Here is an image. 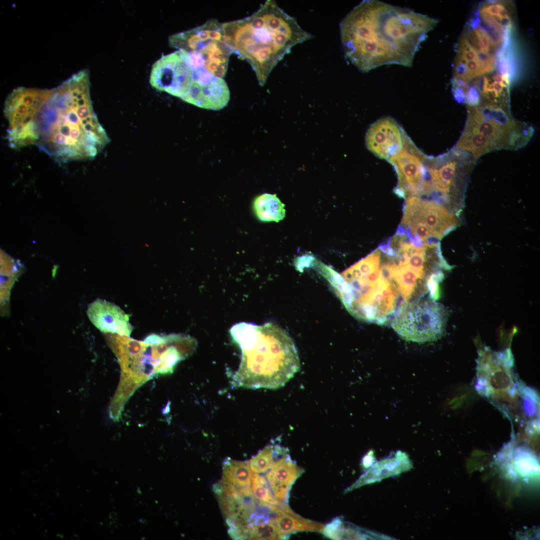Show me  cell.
<instances>
[{"instance_id":"1","label":"cell","mask_w":540,"mask_h":540,"mask_svg":"<svg viewBox=\"0 0 540 540\" xmlns=\"http://www.w3.org/2000/svg\"><path fill=\"white\" fill-rule=\"evenodd\" d=\"M7 120L10 147L36 146L59 163L94 158L110 142L93 109L86 70L52 88H24Z\"/></svg>"},{"instance_id":"2","label":"cell","mask_w":540,"mask_h":540,"mask_svg":"<svg viewBox=\"0 0 540 540\" xmlns=\"http://www.w3.org/2000/svg\"><path fill=\"white\" fill-rule=\"evenodd\" d=\"M438 22L406 8L366 0L342 20L340 40L346 57L362 72L388 64L410 67Z\"/></svg>"},{"instance_id":"3","label":"cell","mask_w":540,"mask_h":540,"mask_svg":"<svg viewBox=\"0 0 540 540\" xmlns=\"http://www.w3.org/2000/svg\"><path fill=\"white\" fill-rule=\"evenodd\" d=\"M222 26L232 52L250 64L261 86L294 46L312 36L272 0L250 16L222 23Z\"/></svg>"},{"instance_id":"4","label":"cell","mask_w":540,"mask_h":540,"mask_svg":"<svg viewBox=\"0 0 540 540\" xmlns=\"http://www.w3.org/2000/svg\"><path fill=\"white\" fill-rule=\"evenodd\" d=\"M230 332L242 351L232 384L249 389H278L300 368L296 345L289 334L272 322L236 324Z\"/></svg>"},{"instance_id":"5","label":"cell","mask_w":540,"mask_h":540,"mask_svg":"<svg viewBox=\"0 0 540 540\" xmlns=\"http://www.w3.org/2000/svg\"><path fill=\"white\" fill-rule=\"evenodd\" d=\"M530 124L514 118L510 108L480 104L468 106L466 124L455 148L476 159L498 150H517L534 135Z\"/></svg>"},{"instance_id":"6","label":"cell","mask_w":540,"mask_h":540,"mask_svg":"<svg viewBox=\"0 0 540 540\" xmlns=\"http://www.w3.org/2000/svg\"><path fill=\"white\" fill-rule=\"evenodd\" d=\"M118 339L122 376H139L140 384L156 374L172 372L197 346L194 338L182 334L164 336L152 334L142 342L120 335Z\"/></svg>"},{"instance_id":"7","label":"cell","mask_w":540,"mask_h":540,"mask_svg":"<svg viewBox=\"0 0 540 540\" xmlns=\"http://www.w3.org/2000/svg\"><path fill=\"white\" fill-rule=\"evenodd\" d=\"M170 46L180 52L191 67L223 78L232 50L226 43L222 23L211 18L190 30L171 35Z\"/></svg>"},{"instance_id":"8","label":"cell","mask_w":540,"mask_h":540,"mask_svg":"<svg viewBox=\"0 0 540 540\" xmlns=\"http://www.w3.org/2000/svg\"><path fill=\"white\" fill-rule=\"evenodd\" d=\"M448 316L446 307L432 298L422 297L406 304L392 322L402 339L416 342L434 341L444 334Z\"/></svg>"},{"instance_id":"9","label":"cell","mask_w":540,"mask_h":540,"mask_svg":"<svg viewBox=\"0 0 540 540\" xmlns=\"http://www.w3.org/2000/svg\"><path fill=\"white\" fill-rule=\"evenodd\" d=\"M192 80V69L178 50L154 62L150 76L152 87L181 100L189 91Z\"/></svg>"},{"instance_id":"10","label":"cell","mask_w":540,"mask_h":540,"mask_svg":"<svg viewBox=\"0 0 540 540\" xmlns=\"http://www.w3.org/2000/svg\"><path fill=\"white\" fill-rule=\"evenodd\" d=\"M366 144L376 156L388 160L400 153L404 146L401 130L393 118L379 119L368 129Z\"/></svg>"},{"instance_id":"11","label":"cell","mask_w":540,"mask_h":540,"mask_svg":"<svg viewBox=\"0 0 540 540\" xmlns=\"http://www.w3.org/2000/svg\"><path fill=\"white\" fill-rule=\"evenodd\" d=\"M424 157L419 152L402 148L396 156L388 160L395 169L398 176L396 188L405 194H420L422 189L426 169L424 165Z\"/></svg>"},{"instance_id":"12","label":"cell","mask_w":540,"mask_h":540,"mask_svg":"<svg viewBox=\"0 0 540 540\" xmlns=\"http://www.w3.org/2000/svg\"><path fill=\"white\" fill-rule=\"evenodd\" d=\"M90 321L100 332L130 337L134 327L129 317L116 304L97 298L88 306Z\"/></svg>"},{"instance_id":"13","label":"cell","mask_w":540,"mask_h":540,"mask_svg":"<svg viewBox=\"0 0 540 540\" xmlns=\"http://www.w3.org/2000/svg\"><path fill=\"white\" fill-rule=\"evenodd\" d=\"M303 472V469L291 460L288 451L280 456L266 475L275 498L286 503L292 484Z\"/></svg>"},{"instance_id":"14","label":"cell","mask_w":540,"mask_h":540,"mask_svg":"<svg viewBox=\"0 0 540 540\" xmlns=\"http://www.w3.org/2000/svg\"><path fill=\"white\" fill-rule=\"evenodd\" d=\"M418 221L424 222L434 235L441 239L454 227L455 219L439 204L421 200L412 216L407 220L410 224Z\"/></svg>"},{"instance_id":"15","label":"cell","mask_w":540,"mask_h":540,"mask_svg":"<svg viewBox=\"0 0 540 540\" xmlns=\"http://www.w3.org/2000/svg\"><path fill=\"white\" fill-rule=\"evenodd\" d=\"M412 466L408 455L398 450L392 456L378 462L370 467L354 483L345 490L346 492L408 470Z\"/></svg>"},{"instance_id":"16","label":"cell","mask_w":540,"mask_h":540,"mask_svg":"<svg viewBox=\"0 0 540 540\" xmlns=\"http://www.w3.org/2000/svg\"><path fill=\"white\" fill-rule=\"evenodd\" d=\"M276 525L281 539L298 532L312 531L322 532L324 525L300 517L297 514H291L286 512L278 515L273 520Z\"/></svg>"},{"instance_id":"17","label":"cell","mask_w":540,"mask_h":540,"mask_svg":"<svg viewBox=\"0 0 540 540\" xmlns=\"http://www.w3.org/2000/svg\"><path fill=\"white\" fill-rule=\"evenodd\" d=\"M253 208L258 218L263 222H278L286 215L284 204L275 194L258 196L254 200Z\"/></svg>"},{"instance_id":"18","label":"cell","mask_w":540,"mask_h":540,"mask_svg":"<svg viewBox=\"0 0 540 540\" xmlns=\"http://www.w3.org/2000/svg\"><path fill=\"white\" fill-rule=\"evenodd\" d=\"M252 473L248 462L228 458L224 462L222 480L229 482L238 488L250 487Z\"/></svg>"},{"instance_id":"19","label":"cell","mask_w":540,"mask_h":540,"mask_svg":"<svg viewBox=\"0 0 540 540\" xmlns=\"http://www.w3.org/2000/svg\"><path fill=\"white\" fill-rule=\"evenodd\" d=\"M357 528L347 525L340 518H336L325 526L322 532L326 536L333 540L365 539L372 538L369 535L376 534L366 533Z\"/></svg>"},{"instance_id":"20","label":"cell","mask_w":540,"mask_h":540,"mask_svg":"<svg viewBox=\"0 0 540 540\" xmlns=\"http://www.w3.org/2000/svg\"><path fill=\"white\" fill-rule=\"evenodd\" d=\"M287 451V448L276 444L266 446L249 460L252 472L258 474L267 472L274 462Z\"/></svg>"},{"instance_id":"21","label":"cell","mask_w":540,"mask_h":540,"mask_svg":"<svg viewBox=\"0 0 540 540\" xmlns=\"http://www.w3.org/2000/svg\"><path fill=\"white\" fill-rule=\"evenodd\" d=\"M252 486L253 495L258 500L284 508L288 506L286 503L275 498L266 478L262 475L252 472Z\"/></svg>"},{"instance_id":"22","label":"cell","mask_w":540,"mask_h":540,"mask_svg":"<svg viewBox=\"0 0 540 540\" xmlns=\"http://www.w3.org/2000/svg\"><path fill=\"white\" fill-rule=\"evenodd\" d=\"M248 540H280L281 538L274 522L250 526Z\"/></svg>"},{"instance_id":"23","label":"cell","mask_w":540,"mask_h":540,"mask_svg":"<svg viewBox=\"0 0 540 540\" xmlns=\"http://www.w3.org/2000/svg\"><path fill=\"white\" fill-rule=\"evenodd\" d=\"M410 228V232L418 236L423 242L428 236L434 235L431 230L424 222L420 221L412 222Z\"/></svg>"},{"instance_id":"24","label":"cell","mask_w":540,"mask_h":540,"mask_svg":"<svg viewBox=\"0 0 540 540\" xmlns=\"http://www.w3.org/2000/svg\"><path fill=\"white\" fill-rule=\"evenodd\" d=\"M378 248L388 256L392 257L396 254V252L390 246V240L386 244L380 245Z\"/></svg>"}]
</instances>
